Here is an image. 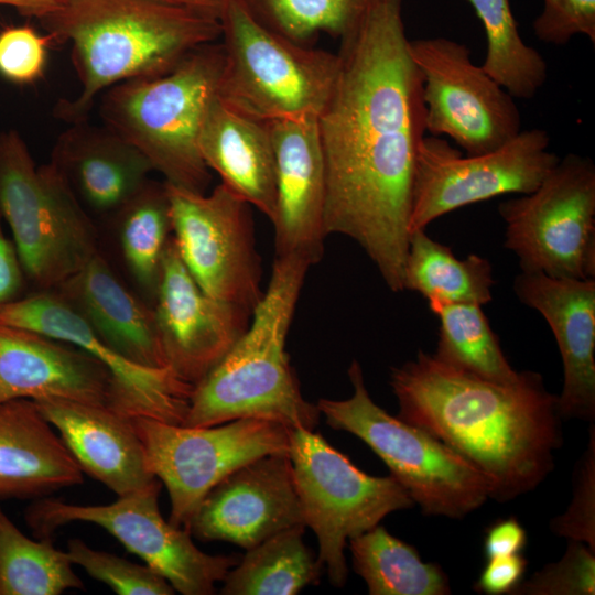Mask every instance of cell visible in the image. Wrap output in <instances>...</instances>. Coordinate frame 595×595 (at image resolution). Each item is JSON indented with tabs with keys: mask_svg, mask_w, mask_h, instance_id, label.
I'll use <instances>...</instances> for the list:
<instances>
[{
	"mask_svg": "<svg viewBox=\"0 0 595 595\" xmlns=\"http://www.w3.org/2000/svg\"><path fill=\"white\" fill-rule=\"evenodd\" d=\"M106 218L116 234L126 270L141 298L152 305L164 251L172 238L170 202L164 181L149 178Z\"/></svg>",
	"mask_w": 595,
	"mask_h": 595,
	"instance_id": "27",
	"label": "cell"
},
{
	"mask_svg": "<svg viewBox=\"0 0 595 595\" xmlns=\"http://www.w3.org/2000/svg\"><path fill=\"white\" fill-rule=\"evenodd\" d=\"M150 472L166 487L169 521L185 528L220 480L261 456L288 453L290 428L263 419H238L212 426L173 424L132 416Z\"/></svg>",
	"mask_w": 595,
	"mask_h": 595,
	"instance_id": "11",
	"label": "cell"
},
{
	"mask_svg": "<svg viewBox=\"0 0 595 595\" xmlns=\"http://www.w3.org/2000/svg\"><path fill=\"white\" fill-rule=\"evenodd\" d=\"M264 29L311 46L321 33L342 40L358 22L369 0H235Z\"/></svg>",
	"mask_w": 595,
	"mask_h": 595,
	"instance_id": "34",
	"label": "cell"
},
{
	"mask_svg": "<svg viewBox=\"0 0 595 595\" xmlns=\"http://www.w3.org/2000/svg\"><path fill=\"white\" fill-rule=\"evenodd\" d=\"M0 324L60 339L99 360L111 375L116 410L184 424L193 386L170 367H145L118 353L55 291H32L1 306Z\"/></svg>",
	"mask_w": 595,
	"mask_h": 595,
	"instance_id": "16",
	"label": "cell"
},
{
	"mask_svg": "<svg viewBox=\"0 0 595 595\" xmlns=\"http://www.w3.org/2000/svg\"><path fill=\"white\" fill-rule=\"evenodd\" d=\"M223 66L221 43L202 45L165 75L129 79L106 89L99 116L149 160L164 182L205 193L212 176L198 138Z\"/></svg>",
	"mask_w": 595,
	"mask_h": 595,
	"instance_id": "5",
	"label": "cell"
},
{
	"mask_svg": "<svg viewBox=\"0 0 595 595\" xmlns=\"http://www.w3.org/2000/svg\"><path fill=\"white\" fill-rule=\"evenodd\" d=\"M398 418L422 428L474 465L490 498L505 502L533 490L554 467L563 443L558 396L536 371L498 383L420 350L391 369Z\"/></svg>",
	"mask_w": 595,
	"mask_h": 595,
	"instance_id": "2",
	"label": "cell"
},
{
	"mask_svg": "<svg viewBox=\"0 0 595 595\" xmlns=\"http://www.w3.org/2000/svg\"><path fill=\"white\" fill-rule=\"evenodd\" d=\"M439 317V340L433 354L440 361L498 383L518 380L505 357L499 339L480 305L447 303L430 306Z\"/></svg>",
	"mask_w": 595,
	"mask_h": 595,
	"instance_id": "31",
	"label": "cell"
},
{
	"mask_svg": "<svg viewBox=\"0 0 595 595\" xmlns=\"http://www.w3.org/2000/svg\"><path fill=\"white\" fill-rule=\"evenodd\" d=\"M304 526L283 530L256 547L229 570L224 595H294L318 584L323 566L304 544Z\"/></svg>",
	"mask_w": 595,
	"mask_h": 595,
	"instance_id": "29",
	"label": "cell"
},
{
	"mask_svg": "<svg viewBox=\"0 0 595 595\" xmlns=\"http://www.w3.org/2000/svg\"><path fill=\"white\" fill-rule=\"evenodd\" d=\"M0 213V307L24 296L28 281L13 242L4 235Z\"/></svg>",
	"mask_w": 595,
	"mask_h": 595,
	"instance_id": "41",
	"label": "cell"
},
{
	"mask_svg": "<svg viewBox=\"0 0 595 595\" xmlns=\"http://www.w3.org/2000/svg\"><path fill=\"white\" fill-rule=\"evenodd\" d=\"M51 162L90 215L108 217L149 180L153 167L130 142L111 129L72 123L62 132Z\"/></svg>",
	"mask_w": 595,
	"mask_h": 595,
	"instance_id": "23",
	"label": "cell"
},
{
	"mask_svg": "<svg viewBox=\"0 0 595 595\" xmlns=\"http://www.w3.org/2000/svg\"><path fill=\"white\" fill-rule=\"evenodd\" d=\"M83 480L78 463L33 400L0 403V499H40Z\"/></svg>",
	"mask_w": 595,
	"mask_h": 595,
	"instance_id": "25",
	"label": "cell"
},
{
	"mask_svg": "<svg viewBox=\"0 0 595 595\" xmlns=\"http://www.w3.org/2000/svg\"><path fill=\"white\" fill-rule=\"evenodd\" d=\"M348 377L351 397L320 399L321 414L332 429L366 443L424 515L462 519L490 498L489 484L474 465L428 431L374 402L357 360L350 364Z\"/></svg>",
	"mask_w": 595,
	"mask_h": 595,
	"instance_id": "8",
	"label": "cell"
},
{
	"mask_svg": "<svg viewBox=\"0 0 595 595\" xmlns=\"http://www.w3.org/2000/svg\"><path fill=\"white\" fill-rule=\"evenodd\" d=\"M527 542L523 527L516 518L500 519L485 533L484 552L487 559L520 553Z\"/></svg>",
	"mask_w": 595,
	"mask_h": 595,
	"instance_id": "42",
	"label": "cell"
},
{
	"mask_svg": "<svg viewBox=\"0 0 595 595\" xmlns=\"http://www.w3.org/2000/svg\"><path fill=\"white\" fill-rule=\"evenodd\" d=\"M513 291L550 325L563 363L558 396L562 419L595 416V279L552 278L521 271Z\"/></svg>",
	"mask_w": 595,
	"mask_h": 595,
	"instance_id": "20",
	"label": "cell"
},
{
	"mask_svg": "<svg viewBox=\"0 0 595 595\" xmlns=\"http://www.w3.org/2000/svg\"><path fill=\"white\" fill-rule=\"evenodd\" d=\"M164 183L187 271L207 295L251 314L263 290L250 205L221 183L209 194Z\"/></svg>",
	"mask_w": 595,
	"mask_h": 595,
	"instance_id": "14",
	"label": "cell"
},
{
	"mask_svg": "<svg viewBox=\"0 0 595 595\" xmlns=\"http://www.w3.org/2000/svg\"><path fill=\"white\" fill-rule=\"evenodd\" d=\"M533 32L541 42L553 45H565L578 34L594 44L595 0H543Z\"/></svg>",
	"mask_w": 595,
	"mask_h": 595,
	"instance_id": "39",
	"label": "cell"
},
{
	"mask_svg": "<svg viewBox=\"0 0 595 595\" xmlns=\"http://www.w3.org/2000/svg\"><path fill=\"white\" fill-rule=\"evenodd\" d=\"M275 159V257L298 255L311 266L324 253L326 178L315 118L268 122Z\"/></svg>",
	"mask_w": 595,
	"mask_h": 595,
	"instance_id": "19",
	"label": "cell"
},
{
	"mask_svg": "<svg viewBox=\"0 0 595 595\" xmlns=\"http://www.w3.org/2000/svg\"><path fill=\"white\" fill-rule=\"evenodd\" d=\"M310 267L298 255L275 257L268 285L246 331L193 387L183 425L263 419L290 429H315L321 412L304 399L285 350Z\"/></svg>",
	"mask_w": 595,
	"mask_h": 595,
	"instance_id": "4",
	"label": "cell"
},
{
	"mask_svg": "<svg viewBox=\"0 0 595 595\" xmlns=\"http://www.w3.org/2000/svg\"><path fill=\"white\" fill-rule=\"evenodd\" d=\"M504 246L523 272L595 279V164L569 153L530 194L501 202Z\"/></svg>",
	"mask_w": 595,
	"mask_h": 595,
	"instance_id": "10",
	"label": "cell"
},
{
	"mask_svg": "<svg viewBox=\"0 0 595 595\" xmlns=\"http://www.w3.org/2000/svg\"><path fill=\"white\" fill-rule=\"evenodd\" d=\"M595 551L570 540L563 556L547 564L529 580L521 581L510 595H594Z\"/></svg>",
	"mask_w": 595,
	"mask_h": 595,
	"instance_id": "36",
	"label": "cell"
},
{
	"mask_svg": "<svg viewBox=\"0 0 595 595\" xmlns=\"http://www.w3.org/2000/svg\"><path fill=\"white\" fill-rule=\"evenodd\" d=\"M83 473L117 496L160 482L149 469L131 415L106 404L66 399L34 401Z\"/></svg>",
	"mask_w": 595,
	"mask_h": 595,
	"instance_id": "22",
	"label": "cell"
},
{
	"mask_svg": "<svg viewBox=\"0 0 595 595\" xmlns=\"http://www.w3.org/2000/svg\"><path fill=\"white\" fill-rule=\"evenodd\" d=\"M161 482L107 505H76L40 498L25 512L28 524L40 539L69 522L97 524L128 551L141 558L183 595H212L241 556L201 551L185 528L173 526L159 509Z\"/></svg>",
	"mask_w": 595,
	"mask_h": 595,
	"instance_id": "12",
	"label": "cell"
},
{
	"mask_svg": "<svg viewBox=\"0 0 595 595\" xmlns=\"http://www.w3.org/2000/svg\"><path fill=\"white\" fill-rule=\"evenodd\" d=\"M50 36L29 25L11 26L0 32V74L17 84L39 79L47 60Z\"/></svg>",
	"mask_w": 595,
	"mask_h": 595,
	"instance_id": "38",
	"label": "cell"
},
{
	"mask_svg": "<svg viewBox=\"0 0 595 595\" xmlns=\"http://www.w3.org/2000/svg\"><path fill=\"white\" fill-rule=\"evenodd\" d=\"M526 567L527 560L520 553L490 558L475 584V589L487 595H510L521 582Z\"/></svg>",
	"mask_w": 595,
	"mask_h": 595,
	"instance_id": "40",
	"label": "cell"
},
{
	"mask_svg": "<svg viewBox=\"0 0 595 595\" xmlns=\"http://www.w3.org/2000/svg\"><path fill=\"white\" fill-rule=\"evenodd\" d=\"M41 22L51 40L72 44L80 90L54 108L71 125L109 87L165 75L221 35L219 19L161 0H66Z\"/></svg>",
	"mask_w": 595,
	"mask_h": 595,
	"instance_id": "3",
	"label": "cell"
},
{
	"mask_svg": "<svg viewBox=\"0 0 595 595\" xmlns=\"http://www.w3.org/2000/svg\"><path fill=\"white\" fill-rule=\"evenodd\" d=\"M202 159L221 184L271 223L275 214V159L268 122L242 115L216 97L198 138Z\"/></svg>",
	"mask_w": 595,
	"mask_h": 595,
	"instance_id": "26",
	"label": "cell"
},
{
	"mask_svg": "<svg viewBox=\"0 0 595 595\" xmlns=\"http://www.w3.org/2000/svg\"><path fill=\"white\" fill-rule=\"evenodd\" d=\"M53 291L128 359L145 367H169L152 305L119 280L101 252Z\"/></svg>",
	"mask_w": 595,
	"mask_h": 595,
	"instance_id": "24",
	"label": "cell"
},
{
	"mask_svg": "<svg viewBox=\"0 0 595 595\" xmlns=\"http://www.w3.org/2000/svg\"><path fill=\"white\" fill-rule=\"evenodd\" d=\"M85 588L66 551L51 539L32 540L0 506V595H60Z\"/></svg>",
	"mask_w": 595,
	"mask_h": 595,
	"instance_id": "33",
	"label": "cell"
},
{
	"mask_svg": "<svg viewBox=\"0 0 595 595\" xmlns=\"http://www.w3.org/2000/svg\"><path fill=\"white\" fill-rule=\"evenodd\" d=\"M422 77L425 129L451 138L467 155L494 151L521 129L515 98L473 63L470 50L452 39L409 40Z\"/></svg>",
	"mask_w": 595,
	"mask_h": 595,
	"instance_id": "15",
	"label": "cell"
},
{
	"mask_svg": "<svg viewBox=\"0 0 595 595\" xmlns=\"http://www.w3.org/2000/svg\"><path fill=\"white\" fill-rule=\"evenodd\" d=\"M551 530L595 551V431L574 473L573 499L566 511L551 521Z\"/></svg>",
	"mask_w": 595,
	"mask_h": 595,
	"instance_id": "37",
	"label": "cell"
},
{
	"mask_svg": "<svg viewBox=\"0 0 595 595\" xmlns=\"http://www.w3.org/2000/svg\"><path fill=\"white\" fill-rule=\"evenodd\" d=\"M66 553L73 563L120 595H172L173 586L149 565H140L123 558L99 551L83 540L67 542Z\"/></svg>",
	"mask_w": 595,
	"mask_h": 595,
	"instance_id": "35",
	"label": "cell"
},
{
	"mask_svg": "<svg viewBox=\"0 0 595 595\" xmlns=\"http://www.w3.org/2000/svg\"><path fill=\"white\" fill-rule=\"evenodd\" d=\"M0 213L33 291L55 289L100 252L93 218L62 173L51 161L36 166L14 130L0 133Z\"/></svg>",
	"mask_w": 595,
	"mask_h": 595,
	"instance_id": "6",
	"label": "cell"
},
{
	"mask_svg": "<svg viewBox=\"0 0 595 595\" xmlns=\"http://www.w3.org/2000/svg\"><path fill=\"white\" fill-rule=\"evenodd\" d=\"M304 526L288 453L251 461L230 473L202 500L186 530L201 541H226L245 550Z\"/></svg>",
	"mask_w": 595,
	"mask_h": 595,
	"instance_id": "18",
	"label": "cell"
},
{
	"mask_svg": "<svg viewBox=\"0 0 595 595\" xmlns=\"http://www.w3.org/2000/svg\"><path fill=\"white\" fill-rule=\"evenodd\" d=\"M66 0H0V4L17 9L22 15L40 21L57 11Z\"/></svg>",
	"mask_w": 595,
	"mask_h": 595,
	"instance_id": "43",
	"label": "cell"
},
{
	"mask_svg": "<svg viewBox=\"0 0 595 595\" xmlns=\"http://www.w3.org/2000/svg\"><path fill=\"white\" fill-rule=\"evenodd\" d=\"M489 261L477 255L465 259L430 238L425 229L410 234L403 269V291L424 296L429 306L467 303L483 306L491 301L494 285Z\"/></svg>",
	"mask_w": 595,
	"mask_h": 595,
	"instance_id": "28",
	"label": "cell"
},
{
	"mask_svg": "<svg viewBox=\"0 0 595 595\" xmlns=\"http://www.w3.org/2000/svg\"><path fill=\"white\" fill-rule=\"evenodd\" d=\"M549 145V133L533 128L494 151L464 156L445 139L424 136L415 160L410 234L466 205L532 193L560 160Z\"/></svg>",
	"mask_w": 595,
	"mask_h": 595,
	"instance_id": "13",
	"label": "cell"
},
{
	"mask_svg": "<svg viewBox=\"0 0 595 595\" xmlns=\"http://www.w3.org/2000/svg\"><path fill=\"white\" fill-rule=\"evenodd\" d=\"M288 455L304 524L318 541L317 559L329 582L342 587L348 574V540L414 502L391 475L364 473L314 430L291 429Z\"/></svg>",
	"mask_w": 595,
	"mask_h": 595,
	"instance_id": "9",
	"label": "cell"
},
{
	"mask_svg": "<svg viewBox=\"0 0 595 595\" xmlns=\"http://www.w3.org/2000/svg\"><path fill=\"white\" fill-rule=\"evenodd\" d=\"M152 307L167 366L193 387L244 334L251 316L207 295L181 260L173 238L164 251Z\"/></svg>",
	"mask_w": 595,
	"mask_h": 595,
	"instance_id": "17",
	"label": "cell"
},
{
	"mask_svg": "<svg viewBox=\"0 0 595 595\" xmlns=\"http://www.w3.org/2000/svg\"><path fill=\"white\" fill-rule=\"evenodd\" d=\"M47 398L113 408L112 378L99 360L76 346L0 324V403Z\"/></svg>",
	"mask_w": 595,
	"mask_h": 595,
	"instance_id": "21",
	"label": "cell"
},
{
	"mask_svg": "<svg viewBox=\"0 0 595 595\" xmlns=\"http://www.w3.org/2000/svg\"><path fill=\"white\" fill-rule=\"evenodd\" d=\"M337 55L336 83L317 119L324 230L356 241L387 286L401 292L415 160L426 132L402 0H369Z\"/></svg>",
	"mask_w": 595,
	"mask_h": 595,
	"instance_id": "1",
	"label": "cell"
},
{
	"mask_svg": "<svg viewBox=\"0 0 595 595\" xmlns=\"http://www.w3.org/2000/svg\"><path fill=\"white\" fill-rule=\"evenodd\" d=\"M467 1L486 35L483 69L513 98L534 97L548 79V65L534 47L523 42L509 0Z\"/></svg>",
	"mask_w": 595,
	"mask_h": 595,
	"instance_id": "32",
	"label": "cell"
},
{
	"mask_svg": "<svg viewBox=\"0 0 595 595\" xmlns=\"http://www.w3.org/2000/svg\"><path fill=\"white\" fill-rule=\"evenodd\" d=\"M355 572L370 595H447V576L437 564L423 562L412 545L382 526L348 540Z\"/></svg>",
	"mask_w": 595,
	"mask_h": 595,
	"instance_id": "30",
	"label": "cell"
},
{
	"mask_svg": "<svg viewBox=\"0 0 595 595\" xmlns=\"http://www.w3.org/2000/svg\"><path fill=\"white\" fill-rule=\"evenodd\" d=\"M220 19L228 0H161Z\"/></svg>",
	"mask_w": 595,
	"mask_h": 595,
	"instance_id": "44",
	"label": "cell"
},
{
	"mask_svg": "<svg viewBox=\"0 0 595 595\" xmlns=\"http://www.w3.org/2000/svg\"><path fill=\"white\" fill-rule=\"evenodd\" d=\"M224 66L217 97L256 120L318 119L334 89L337 54L291 42L228 0L219 19Z\"/></svg>",
	"mask_w": 595,
	"mask_h": 595,
	"instance_id": "7",
	"label": "cell"
}]
</instances>
